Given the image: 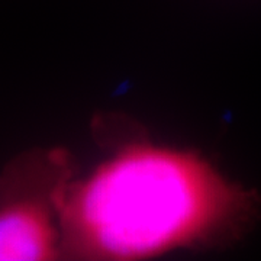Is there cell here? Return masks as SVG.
I'll use <instances>...</instances> for the list:
<instances>
[{"label": "cell", "mask_w": 261, "mask_h": 261, "mask_svg": "<svg viewBox=\"0 0 261 261\" xmlns=\"http://www.w3.org/2000/svg\"><path fill=\"white\" fill-rule=\"evenodd\" d=\"M238 193L183 149L134 144L57 192L61 243L87 260L154 258L200 243L232 216Z\"/></svg>", "instance_id": "obj_1"}, {"label": "cell", "mask_w": 261, "mask_h": 261, "mask_svg": "<svg viewBox=\"0 0 261 261\" xmlns=\"http://www.w3.org/2000/svg\"><path fill=\"white\" fill-rule=\"evenodd\" d=\"M45 163L23 155L0 174V261H47L60 254L58 190L47 197Z\"/></svg>", "instance_id": "obj_2"}]
</instances>
